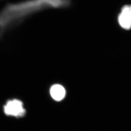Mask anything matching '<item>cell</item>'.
Segmentation results:
<instances>
[{
  "instance_id": "3",
  "label": "cell",
  "mask_w": 131,
  "mask_h": 131,
  "mask_svg": "<svg viewBox=\"0 0 131 131\" xmlns=\"http://www.w3.org/2000/svg\"><path fill=\"white\" fill-rule=\"evenodd\" d=\"M118 21L122 28L129 30L131 28V16L128 9V5L124 6L118 17Z\"/></svg>"
},
{
  "instance_id": "4",
  "label": "cell",
  "mask_w": 131,
  "mask_h": 131,
  "mask_svg": "<svg viewBox=\"0 0 131 131\" xmlns=\"http://www.w3.org/2000/svg\"><path fill=\"white\" fill-rule=\"evenodd\" d=\"M50 94L53 100L56 101H60L65 97V89L61 85L54 84L50 89Z\"/></svg>"
},
{
  "instance_id": "2",
  "label": "cell",
  "mask_w": 131,
  "mask_h": 131,
  "mask_svg": "<svg viewBox=\"0 0 131 131\" xmlns=\"http://www.w3.org/2000/svg\"><path fill=\"white\" fill-rule=\"evenodd\" d=\"M4 110L5 115L16 117H23L26 113L23 102L17 99L7 101L4 106Z\"/></svg>"
},
{
  "instance_id": "5",
  "label": "cell",
  "mask_w": 131,
  "mask_h": 131,
  "mask_svg": "<svg viewBox=\"0 0 131 131\" xmlns=\"http://www.w3.org/2000/svg\"><path fill=\"white\" fill-rule=\"evenodd\" d=\"M128 8H129V11L131 16V5H128Z\"/></svg>"
},
{
  "instance_id": "1",
  "label": "cell",
  "mask_w": 131,
  "mask_h": 131,
  "mask_svg": "<svg viewBox=\"0 0 131 131\" xmlns=\"http://www.w3.org/2000/svg\"><path fill=\"white\" fill-rule=\"evenodd\" d=\"M70 3V0H23L8 3L0 11V38L8 29L33 15L49 8L67 7Z\"/></svg>"
}]
</instances>
